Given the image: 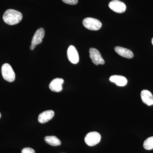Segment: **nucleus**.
<instances>
[{
	"label": "nucleus",
	"instance_id": "obj_2",
	"mask_svg": "<svg viewBox=\"0 0 153 153\" xmlns=\"http://www.w3.org/2000/svg\"><path fill=\"white\" fill-rule=\"evenodd\" d=\"M3 78L8 82H13L16 78V74L13 68L8 63H4L1 67Z\"/></svg>",
	"mask_w": 153,
	"mask_h": 153
},
{
	"label": "nucleus",
	"instance_id": "obj_3",
	"mask_svg": "<svg viewBox=\"0 0 153 153\" xmlns=\"http://www.w3.org/2000/svg\"><path fill=\"white\" fill-rule=\"evenodd\" d=\"M82 24L86 29L93 31L99 30L102 26L99 20L92 18H85L82 21Z\"/></svg>",
	"mask_w": 153,
	"mask_h": 153
},
{
	"label": "nucleus",
	"instance_id": "obj_20",
	"mask_svg": "<svg viewBox=\"0 0 153 153\" xmlns=\"http://www.w3.org/2000/svg\"><path fill=\"white\" fill-rule=\"evenodd\" d=\"M1 114L0 113V118H1Z\"/></svg>",
	"mask_w": 153,
	"mask_h": 153
},
{
	"label": "nucleus",
	"instance_id": "obj_5",
	"mask_svg": "<svg viewBox=\"0 0 153 153\" xmlns=\"http://www.w3.org/2000/svg\"><path fill=\"white\" fill-rule=\"evenodd\" d=\"M89 56L92 62L96 65L100 64L103 65L105 63L104 59L102 57L99 51L95 48H91L89 49Z\"/></svg>",
	"mask_w": 153,
	"mask_h": 153
},
{
	"label": "nucleus",
	"instance_id": "obj_1",
	"mask_svg": "<svg viewBox=\"0 0 153 153\" xmlns=\"http://www.w3.org/2000/svg\"><path fill=\"white\" fill-rule=\"evenodd\" d=\"M22 18L23 15L22 13L13 9H9L6 10L3 16L5 23L10 25L19 24L22 21Z\"/></svg>",
	"mask_w": 153,
	"mask_h": 153
},
{
	"label": "nucleus",
	"instance_id": "obj_4",
	"mask_svg": "<svg viewBox=\"0 0 153 153\" xmlns=\"http://www.w3.org/2000/svg\"><path fill=\"white\" fill-rule=\"evenodd\" d=\"M101 138V135L97 132H90L85 136V143L88 146H93L99 143L100 141Z\"/></svg>",
	"mask_w": 153,
	"mask_h": 153
},
{
	"label": "nucleus",
	"instance_id": "obj_19",
	"mask_svg": "<svg viewBox=\"0 0 153 153\" xmlns=\"http://www.w3.org/2000/svg\"><path fill=\"white\" fill-rule=\"evenodd\" d=\"M152 45H153V38H152Z\"/></svg>",
	"mask_w": 153,
	"mask_h": 153
},
{
	"label": "nucleus",
	"instance_id": "obj_7",
	"mask_svg": "<svg viewBox=\"0 0 153 153\" xmlns=\"http://www.w3.org/2000/svg\"><path fill=\"white\" fill-rule=\"evenodd\" d=\"M67 57L68 60L73 64H76L79 62V56L76 48L73 45H71L67 49Z\"/></svg>",
	"mask_w": 153,
	"mask_h": 153
},
{
	"label": "nucleus",
	"instance_id": "obj_14",
	"mask_svg": "<svg viewBox=\"0 0 153 153\" xmlns=\"http://www.w3.org/2000/svg\"><path fill=\"white\" fill-rule=\"evenodd\" d=\"M45 141L48 144L54 146H60L61 144V142L58 138L54 136H49L44 138Z\"/></svg>",
	"mask_w": 153,
	"mask_h": 153
},
{
	"label": "nucleus",
	"instance_id": "obj_15",
	"mask_svg": "<svg viewBox=\"0 0 153 153\" xmlns=\"http://www.w3.org/2000/svg\"><path fill=\"white\" fill-rule=\"evenodd\" d=\"M143 147L145 149L150 150L153 149V136L150 137L145 141Z\"/></svg>",
	"mask_w": 153,
	"mask_h": 153
},
{
	"label": "nucleus",
	"instance_id": "obj_11",
	"mask_svg": "<svg viewBox=\"0 0 153 153\" xmlns=\"http://www.w3.org/2000/svg\"><path fill=\"white\" fill-rule=\"evenodd\" d=\"M114 50L116 53L122 57L131 59L134 57V54L131 50L120 47H116L114 48Z\"/></svg>",
	"mask_w": 153,
	"mask_h": 153
},
{
	"label": "nucleus",
	"instance_id": "obj_9",
	"mask_svg": "<svg viewBox=\"0 0 153 153\" xmlns=\"http://www.w3.org/2000/svg\"><path fill=\"white\" fill-rule=\"evenodd\" d=\"M45 36V31L43 28H39L36 31L31 42V45H37L41 44Z\"/></svg>",
	"mask_w": 153,
	"mask_h": 153
},
{
	"label": "nucleus",
	"instance_id": "obj_6",
	"mask_svg": "<svg viewBox=\"0 0 153 153\" xmlns=\"http://www.w3.org/2000/svg\"><path fill=\"white\" fill-rule=\"evenodd\" d=\"M110 8L118 13H122L125 12L126 7L125 4L118 0H113L109 3Z\"/></svg>",
	"mask_w": 153,
	"mask_h": 153
},
{
	"label": "nucleus",
	"instance_id": "obj_8",
	"mask_svg": "<svg viewBox=\"0 0 153 153\" xmlns=\"http://www.w3.org/2000/svg\"><path fill=\"white\" fill-rule=\"evenodd\" d=\"M63 82L64 80L62 78H55L53 79L49 84V88L50 90L54 92H60L63 89L62 85Z\"/></svg>",
	"mask_w": 153,
	"mask_h": 153
},
{
	"label": "nucleus",
	"instance_id": "obj_18",
	"mask_svg": "<svg viewBox=\"0 0 153 153\" xmlns=\"http://www.w3.org/2000/svg\"><path fill=\"white\" fill-rule=\"evenodd\" d=\"M36 46V45H31L30 47V49H31V50H33V49H35Z\"/></svg>",
	"mask_w": 153,
	"mask_h": 153
},
{
	"label": "nucleus",
	"instance_id": "obj_16",
	"mask_svg": "<svg viewBox=\"0 0 153 153\" xmlns=\"http://www.w3.org/2000/svg\"><path fill=\"white\" fill-rule=\"evenodd\" d=\"M63 2L69 5H75L78 3V0H62Z\"/></svg>",
	"mask_w": 153,
	"mask_h": 153
},
{
	"label": "nucleus",
	"instance_id": "obj_17",
	"mask_svg": "<svg viewBox=\"0 0 153 153\" xmlns=\"http://www.w3.org/2000/svg\"><path fill=\"white\" fill-rule=\"evenodd\" d=\"M35 151L30 148H25L23 149L22 153H35Z\"/></svg>",
	"mask_w": 153,
	"mask_h": 153
},
{
	"label": "nucleus",
	"instance_id": "obj_12",
	"mask_svg": "<svg viewBox=\"0 0 153 153\" xmlns=\"http://www.w3.org/2000/svg\"><path fill=\"white\" fill-rule=\"evenodd\" d=\"M141 97L143 103L149 106L153 105V96L150 91L143 90L141 93Z\"/></svg>",
	"mask_w": 153,
	"mask_h": 153
},
{
	"label": "nucleus",
	"instance_id": "obj_10",
	"mask_svg": "<svg viewBox=\"0 0 153 153\" xmlns=\"http://www.w3.org/2000/svg\"><path fill=\"white\" fill-rule=\"evenodd\" d=\"M55 112L52 110H47L41 113L39 115L38 120L41 123L48 122L54 117Z\"/></svg>",
	"mask_w": 153,
	"mask_h": 153
},
{
	"label": "nucleus",
	"instance_id": "obj_13",
	"mask_svg": "<svg viewBox=\"0 0 153 153\" xmlns=\"http://www.w3.org/2000/svg\"><path fill=\"white\" fill-rule=\"evenodd\" d=\"M110 81L114 82L117 85L119 86H124L127 85L128 80L125 76L121 75H114L110 77Z\"/></svg>",
	"mask_w": 153,
	"mask_h": 153
}]
</instances>
